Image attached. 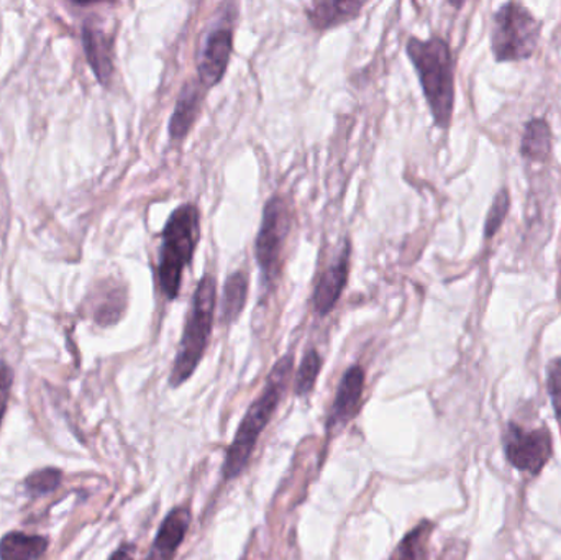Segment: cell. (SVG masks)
<instances>
[{"label":"cell","mask_w":561,"mask_h":560,"mask_svg":"<svg viewBox=\"0 0 561 560\" xmlns=\"http://www.w3.org/2000/svg\"><path fill=\"white\" fill-rule=\"evenodd\" d=\"M405 52L417 72L435 125L448 130L455 108V62L450 45L440 36L428 39L411 36Z\"/></svg>","instance_id":"obj_1"},{"label":"cell","mask_w":561,"mask_h":560,"mask_svg":"<svg viewBox=\"0 0 561 560\" xmlns=\"http://www.w3.org/2000/svg\"><path fill=\"white\" fill-rule=\"evenodd\" d=\"M294 368V355L287 354L276 362L272 374L266 380L265 390L253 401L245 418L240 423L233 443L227 450L226 462L222 467L224 480H233L245 470L247 464L252 459L253 450L259 444L265 427L278 410L280 398L289 384Z\"/></svg>","instance_id":"obj_2"},{"label":"cell","mask_w":561,"mask_h":560,"mask_svg":"<svg viewBox=\"0 0 561 560\" xmlns=\"http://www.w3.org/2000/svg\"><path fill=\"white\" fill-rule=\"evenodd\" d=\"M216 302L217 279L216 276L207 273L197 283L196 292H194L183 338H181L173 370L170 375L171 387L178 388L186 384L199 367L201 361L206 354L207 345H209L210 335H213Z\"/></svg>","instance_id":"obj_3"},{"label":"cell","mask_w":561,"mask_h":560,"mask_svg":"<svg viewBox=\"0 0 561 560\" xmlns=\"http://www.w3.org/2000/svg\"><path fill=\"white\" fill-rule=\"evenodd\" d=\"M161 237L163 245L158 262V279L161 293L168 299H176L184 268L193 262L201 240V213L196 204L186 203L174 209Z\"/></svg>","instance_id":"obj_4"},{"label":"cell","mask_w":561,"mask_h":560,"mask_svg":"<svg viewBox=\"0 0 561 560\" xmlns=\"http://www.w3.org/2000/svg\"><path fill=\"white\" fill-rule=\"evenodd\" d=\"M542 36V22L524 3L507 2L494 12L491 52L497 62L533 58Z\"/></svg>","instance_id":"obj_5"},{"label":"cell","mask_w":561,"mask_h":560,"mask_svg":"<svg viewBox=\"0 0 561 560\" xmlns=\"http://www.w3.org/2000/svg\"><path fill=\"white\" fill-rule=\"evenodd\" d=\"M290 210L286 199L279 194L265 204L262 226L255 240V259L263 279L270 288L278 282L280 259L290 232Z\"/></svg>","instance_id":"obj_6"},{"label":"cell","mask_w":561,"mask_h":560,"mask_svg":"<svg viewBox=\"0 0 561 560\" xmlns=\"http://www.w3.org/2000/svg\"><path fill=\"white\" fill-rule=\"evenodd\" d=\"M503 447L511 466L520 472L537 476L552 457V436L546 427L527 431L510 423L504 433Z\"/></svg>","instance_id":"obj_7"},{"label":"cell","mask_w":561,"mask_h":560,"mask_svg":"<svg viewBox=\"0 0 561 560\" xmlns=\"http://www.w3.org/2000/svg\"><path fill=\"white\" fill-rule=\"evenodd\" d=\"M233 52V28L230 25L217 26L207 36L206 45L197 68V81L206 91L219 84L229 68Z\"/></svg>","instance_id":"obj_8"},{"label":"cell","mask_w":561,"mask_h":560,"mask_svg":"<svg viewBox=\"0 0 561 560\" xmlns=\"http://www.w3.org/2000/svg\"><path fill=\"white\" fill-rule=\"evenodd\" d=\"M350 265H352V243L345 240L335 262L320 275L313 289V311L322 318L333 311L340 296L343 295V289L348 283Z\"/></svg>","instance_id":"obj_9"},{"label":"cell","mask_w":561,"mask_h":560,"mask_svg":"<svg viewBox=\"0 0 561 560\" xmlns=\"http://www.w3.org/2000/svg\"><path fill=\"white\" fill-rule=\"evenodd\" d=\"M366 375L362 365H352L340 380L336 388L335 400L330 411L327 430L345 426L350 421L355 420L362 408L363 391H365Z\"/></svg>","instance_id":"obj_10"},{"label":"cell","mask_w":561,"mask_h":560,"mask_svg":"<svg viewBox=\"0 0 561 560\" xmlns=\"http://www.w3.org/2000/svg\"><path fill=\"white\" fill-rule=\"evenodd\" d=\"M191 526V510L187 506L174 508L161 523L147 560H173L186 539Z\"/></svg>","instance_id":"obj_11"},{"label":"cell","mask_w":561,"mask_h":560,"mask_svg":"<svg viewBox=\"0 0 561 560\" xmlns=\"http://www.w3.org/2000/svg\"><path fill=\"white\" fill-rule=\"evenodd\" d=\"M206 89L201 85L197 79L187 81L181 89L180 98L176 101L173 115L170 121V137L171 140L181 141L187 137L191 128L196 124L199 118L201 108H203L204 95Z\"/></svg>","instance_id":"obj_12"},{"label":"cell","mask_w":561,"mask_h":560,"mask_svg":"<svg viewBox=\"0 0 561 560\" xmlns=\"http://www.w3.org/2000/svg\"><path fill=\"white\" fill-rule=\"evenodd\" d=\"M365 5L358 0H320L306 10V15L313 28L327 30L352 22Z\"/></svg>","instance_id":"obj_13"},{"label":"cell","mask_w":561,"mask_h":560,"mask_svg":"<svg viewBox=\"0 0 561 560\" xmlns=\"http://www.w3.org/2000/svg\"><path fill=\"white\" fill-rule=\"evenodd\" d=\"M82 45L92 71L102 84H107L114 75V56H112V39L102 30L85 25L82 28Z\"/></svg>","instance_id":"obj_14"},{"label":"cell","mask_w":561,"mask_h":560,"mask_svg":"<svg viewBox=\"0 0 561 560\" xmlns=\"http://www.w3.org/2000/svg\"><path fill=\"white\" fill-rule=\"evenodd\" d=\"M48 548L45 536L10 532L0 539V560H39Z\"/></svg>","instance_id":"obj_15"},{"label":"cell","mask_w":561,"mask_h":560,"mask_svg":"<svg viewBox=\"0 0 561 560\" xmlns=\"http://www.w3.org/2000/svg\"><path fill=\"white\" fill-rule=\"evenodd\" d=\"M552 153V128L546 118H530L524 125L523 140H520V155L526 160L546 163Z\"/></svg>","instance_id":"obj_16"},{"label":"cell","mask_w":561,"mask_h":560,"mask_svg":"<svg viewBox=\"0 0 561 560\" xmlns=\"http://www.w3.org/2000/svg\"><path fill=\"white\" fill-rule=\"evenodd\" d=\"M249 273L239 270L227 278L224 286L222 305H220V321L230 325L240 318L249 299Z\"/></svg>","instance_id":"obj_17"},{"label":"cell","mask_w":561,"mask_h":560,"mask_svg":"<svg viewBox=\"0 0 561 560\" xmlns=\"http://www.w3.org/2000/svg\"><path fill=\"white\" fill-rule=\"evenodd\" d=\"M434 525L427 519L404 536L389 560H431V538Z\"/></svg>","instance_id":"obj_18"},{"label":"cell","mask_w":561,"mask_h":560,"mask_svg":"<svg viewBox=\"0 0 561 560\" xmlns=\"http://www.w3.org/2000/svg\"><path fill=\"white\" fill-rule=\"evenodd\" d=\"M322 367V358L316 348H309L297 368L296 380H294V393L297 397H307L316 387L317 377Z\"/></svg>","instance_id":"obj_19"},{"label":"cell","mask_w":561,"mask_h":560,"mask_svg":"<svg viewBox=\"0 0 561 560\" xmlns=\"http://www.w3.org/2000/svg\"><path fill=\"white\" fill-rule=\"evenodd\" d=\"M62 472L55 467H45L42 470H35L26 477L25 485L26 493L32 496H46L49 493L56 492L61 487Z\"/></svg>","instance_id":"obj_20"},{"label":"cell","mask_w":561,"mask_h":560,"mask_svg":"<svg viewBox=\"0 0 561 560\" xmlns=\"http://www.w3.org/2000/svg\"><path fill=\"white\" fill-rule=\"evenodd\" d=\"M510 191L503 187V190L494 196L493 204H491L490 210H488L486 222H484V237H486L488 240L493 239L494 233L501 229L504 220H506L507 214H510Z\"/></svg>","instance_id":"obj_21"},{"label":"cell","mask_w":561,"mask_h":560,"mask_svg":"<svg viewBox=\"0 0 561 560\" xmlns=\"http://www.w3.org/2000/svg\"><path fill=\"white\" fill-rule=\"evenodd\" d=\"M547 387H549L550 400H552L557 420L561 424V357L553 358L547 365Z\"/></svg>","instance_id":"obj_22"},{"label":"cell","mask_w":561,"mask_h":560,"mask_svg":"<svg viewBox=\"0 0 561 560\" xmlns=\"http://www.w3.org/2000/svg\"><path fill=\"white\" fill-rule=\"evenodd\" d=\"M13 387V370L7 364H0V426L9 408L10 393Z\"/></svg>","instance_id":"obj_23"},{"label":"cell","mask_w":561,"mask_h":560,"mask_svg":"<svg viewBox=\"0 0 561 560\" xmlns=\"http://www.w3.org/2000/svg\"><path fill=\"white\" fill-rule=\"evenodd\" d=\"M135 548L131 545H122L108 560H135Z\"/></svg>","instance_id":"obj_24"}]
</instances>
